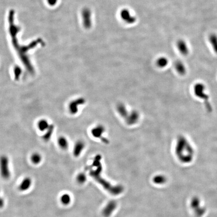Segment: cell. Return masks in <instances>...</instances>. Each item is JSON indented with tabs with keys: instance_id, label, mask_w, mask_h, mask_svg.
Returning <instances> with one entry per match:
<instances>
[{
	"instance_id": "1",
	"label": "cell",
	"mask_w": 217,
	"mask_h": 217,
	"mask_svg": "<svg viewBox=\"0 0 217 217\" xmlns=\"http://www.w3.org/2000/svg\"><path fill=\"white\" fill-rule=\"evenodd\" d=\"M175 153L179 160L187 163L191 162L194 154V148L188 139L184 136L179 135L176 138Z\"/></svg>"
},
{
	"instance_id": "2",
	"label": "cell",
	"mask_w": 217,
	"mask_h": 217,
	"mask_svg": "<svg viewBox=\"0 0 217 217\" xmlns=\"http://www.w3.org/2000/svg\"><path fill=\"white\" fill-rule=\"evenodd\" d=\"M194 96L199 99L203 101L206 110L209 112L212 111V106L209 102V96L207 93L206 86L202 83H197L193 87Z\"/></svg>"
},
{
	"instance_id": "3",
	"label": "cell",
	"mask_w": 217,
	"mask_h": 217,
	"mask_svg": "<svg viewBox=\"0 0 217 217\" xmlns=\"http://www.w3.org/2000/svg\"><path fill=\"white\" fill-rule=\"evenodd\" d=\"M0 175L4 179H8L10 178L9 159L6 155L0 156Z\"/></svg>"
},
{
	"instance_id": "4",
	"label": "cell",
	"mask_w": 217,
	"mask_h": 217,
	"mask_svg": "<svg viewBox=\"0 0 217 217\" xmlns=\"http://www.w3.org/2000/svg\"><path fill=\"white\" fill-rule=\"evenodd\" d=\"M140 115L137 110H133L130 111L128 116L125 118V122L129 126L135 125L139 122L140 120Z\"/></svg>"
},
{
	"instance_id": "5",
	"label": "cell",
	"mask_w": 217,
	"mask_h": 217,
	"mask_svg": "<svg viewBox=\"0 0 217 217\" xmlns=\"http://www.w3.org/2000/svg\"><path fill=\"white\" fill-rule=\"evenodd\" d=\"M105 132V127L102 124H98L96 125V126L92 128L90 131V133L93 137L96 138L101 139H102L103 138L104 139V142L105 143L106 140L103 135Z\"/></svg>"
},
{
	"instance_id": "6",
	"label": "cell",
	"mask_w": 217,
	"mask_h": 217,
	"mask_svg": "<svg viewBox=\"0 0 217 217\" xmlns=\"http://www.w3.org/2000/svg\"><path fill=\"white\" fill-rule=\"evenodd\" d=\"M86 100L83 98H77L74 99L69 103L68 105V110L71 114L75 115L77 113L78 107L80 105H83L85 104Z\"/></svg>"
},
{
	"instance_id": "7",
	"label": "cell",
	"mask_w": 217,
	"mask_h": 217,
	"mask_svg": "<svg viewBox=\"0 0 217 217\" xmlns=\"http://www.w3.org/2000/svg\"><path fill=\"white\" fill-rule=\"evenodd\" d=\"M120 15L122 20L127 24H134L136 21L135 17L131 14V12L128 9H122L120 11Z\"/></svg>"
},
{
	"instance_id": "8",
	"label": "cell",
	"mask_w": 217,
	"mask_h": 217,
	"mask_svg": "<svg viewBox=\"0 0 217 217\" xmlns=\"http://www.w3.org/2000/svg\"><path fill=\"white\" fill-rule=\"evenodd\" d=\"M82 15L84 27L86 29L90 28L92 26V13L90 9L84 8L83 10Z\"/></svg>"
},
{
	"instance_id": "9",
	"label": "cell",
	"mask_w": 217,
	"mask_h": 217,
	"mask_svg": "<svg viewBox=\"0 0 217 217\" xmlns=\"http://www.w3.org/2000/svg\"><path fill=\"white\" fill-rule=\"evenodd\" d=\"M176 46L179 53L182 55L187 56L189 54V47L187 42L184 39H178L176 42Z\"/></svg>"
},
{
	"instance_id": "10",
	"label": "cell",
	"mask_w": 217,
	"mask_h": 217,
	"mask_svg": "<svg viewBox=\"0 0 217 217\" xmlns=\"http://www.w3.org/2000/svg\"><path fill=\"white\" fill-rule=\"evenodd\" d=\"M85 143L83 140H77L75 142L73 150V154L74 156L78 157L80 155L81 152L84 150L85 148Z\"/></svg>"
},
{
	"instance_id": "11",
	"label": "cell",
	"mask_w": 217,
	"mask_h": 217,
	"mask_svg": "<svg viewBox=\"0 0 217 217\" xmlns=\"http://www.w3.org/2000/svg\"><path fill=\"white\" fill-rule=\"evenodd\" d=\"M116 110L119 116L124 120L127 117V116H128L130 111L128 110L126 105L122 102H120L117 104L116 107Z\"/></svg>"
},
{
	"instance_id": "12",
	"label": "cell",
	"mask_w": 217,
	"mask_h": 217,
	"mask_svg": "<svg viewBox=\"0 0 217 217\" xmlns=\"http://www.w3.org/2000/svg\"><path fill=\"white\" fill-rule=\"evenodd\" d=\"M175 70L180 75H185L187 74V69L185 65L181 60H177L175 63Z\"/></svg>"
},
{
	"instance_id": "13",
	"label": "cell",
	"mask_w": 217,
	"mask_h": 217,
	"mask_svg": "<svg viewBox=\"0 0 217 217\" xmlns=\"http://www.w3.org/2000/svg\"><path fill=\"white\" fill-rule=\"evenodd\" d=\"M32 181L31 178L27 177L23 179L19 185V190L21 191H27L31 187Z\"/></svg>"
},
{
	"instance_id": "14",
	"label": "cell",
	"mask_w": 217,
	"mask_h": 217,
	"mask_svg": "<svg viewBox=\"0 0 217 217\" xmlns=\"http://www.w3.org/2000/svg\"><path fill=\"white\" fill-rule=\"evenodd\" d=\"M169 60L167 57L165 56H161L158 57L156 60V65L160 68H164L168 65Z\"/></svg>"
},
{
	"instance_id": "15",
	"label": "cell",
	"mask_w": 217,
	"mask_h": 217,
	"mask_svg": "<svg viewBox=\"0 0 217 217\" xmlns=\"http://www.w3.org/2000/svg\"><path fill=\"white\" fill-rule=\"evenodd\" d=\"M209 41L211 44L214 52L217 54V35L212 33L209 36Z\"/></svg>"
},
{
	"instance_id": "16",
	"label": "cell",
	"mask_w": 217,
	"mask_h": 217,
	"mask_svg": "<svg viewBox=\"0 0 217 217\" xmlns=\"http://www.w3.org/2000/svg\"><path fill=\"white\" fill-rule=\"evenodd\" d=\"M57 143L59 147L62 150H66L69 146L68 140L64 136H60L57 139Z\"/></svg>"
},
{
	"instance_id": "17",
	"label": "cell",
	"mask_w": 217,
	"mask_h": 217,
	"mask_svg": "<svg viewBox=\"0 0 217 217\" xmlns=\"http://www.w3.org/2000/svg\"><path fill=\"white\" fill-rule=\"evenodd\" d=\"M49 126V124L46 119H40L37 123L38 128L40 131L42 132L46 131Z\"/></svg>"
},
{
	"instance_id": "18",
	"label": "cell",
	"mask_w": 217,
	"mask_h": 217,
	"mask_svg": "<svg viewBox=\"0 0 217 217\" xmlns=\"http://www.w3.org/2000/svg\"><path fill=\"white\" fill-rule=\"evenodd\" d=\"M30 160L33 164L37 165L41 162L42 156L37 152L33 153L30 156Z\"/></svg>"
},
{
	"instance_id": "19",
	"label": "cell",
	"mask_w": 217,
	"mask_h": 217,
	"mask_svg": "<svg viewBox=\"0 0 217 217\" xmlns=\"http://www.w3.org/2000/svg\"><path fill=\"white\" fill-rule=\"evenodd\" d=\"M54 127L53 125H50L49 128L47 129L46 131V133H45L43 136V140L45 141H48V140H49L50 138L51 137V136L53 134V131H54Z\"/></svg>"
},
{
	"instance_id": "20",
	"label": "cell",
	"mask_w": 217,
	"mask_h": 217,
	"mask_svg": "<svg viewBox=\"0 0 217 217\" xmlns=\"http://www.w3.org/2000/svg\"><path fill=\"white\" fill-rule=\"evenodd\" d=\"M71 198L70 194L67 193H65L62 194L60 197V202L63 205L68 206L71 203Z\"/></svg>"
},
{
	"instance_id": "21",
	"label": "cell",
	"mask_w": 217,
	"mask_h": 217,
	"mask_svg": "<svg viewBox=\"0 0 217 217\" xmlns=\"http://www.w3.org/2000/svg\"><path fill=\"white\" fill-rule=\"evenodd\" d=\"M21 74H22V70H21V68H20L18 66H16L14 68V78H15V80H19Z\"/></svg>"
},
{
	"instance_id": "22",
	"label": "cell",
	"mask_w": 217,
	"mask_h": 217,
	"mask_svg": "<svg viewBox=\"0 0 217 217\" xmlns=\"http://www.w3.org/2000/svg\"><path fill=\"white\" fill-rule=\"evenodd\" d=\"M86 180V176L83 173H80L77 176V181L79 184H83Z\"/></svg>"
},
{
	"instance_id": "23",
	"label": "cell",
	"mask_w": 217,
	"mask_h": 217,
	"mask_svg": "<svg viewBox=\"0 0 217 217\" xmlns=\"http://www.w3.org/2000/svg\"><path fill=\"white\" fill-rule=\"evenodd\" d=\"M4 205L5 201L0 195V208H3V206H4Z\"/></svg>"
}]
</instances>
